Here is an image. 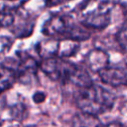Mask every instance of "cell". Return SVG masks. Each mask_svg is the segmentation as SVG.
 <instances>
[{
	"mask_svg": "<svg viewBox=\"0 0 127 127\" xmlns=\"http://www.w3.org/2000/svg\"><path fill=\"white\" fill-rule=\"evenodd\" d=\"M101 80L111 86L127 85V60L117 65L107 66L98 72Z\"/></svg>",
	"mask_w": 127,
	"mask_h": 127,
	"instance_id": "5b68a950",
	"label": "cell"
},
{
	"mask_svg": "<svg viewBox=\"0 0 127 127\" xmlns=\"http://www.w3.org/2000/svg\"><path fill=\"white\" fill-rule=\"evenodd\" d=\"M108 55L99 49H94L86 56V64L94 72H99L108 66Z\"/></svg>",
	"mask_w": 127,
	"mask_h": 127,
	"instance_id": "8992f818",
	"label": "cell"
},
{
	"mask_svg": "<svg viewBox=\"0 0 127 127\" xmlns=\"http://www.w3.org/2000/svg\"><path fill=\"white\" fill-rule=\"evenodd\" d=\"M8 43H9V39L8 38H5V37H2L0 38V53L8 47Z\"/></svg>",
	"mask_w": 127,
	"mask_h": 127,
	"instance_id": "30bf717a",
	"label": "cell"
},
{
	"mask_svg": "<svg viewBox=\"0 0 127 127\" xmlns=\"http://www.w3.org/2000/svg\"><path fill=\"white\" fill-rule=\"evenodd\" d=\"M98 127H122V125L118 122H112V123H108L105 125H99Z\"/></svg>",
	"mask_w": 127,
	"mask_h": 127,
	"instance_id": "7c38bea8",
	"label": "cell"
},
{
	"mask_svg": "<svg viewBox=\"0 0 127 127\" xmlns=\"http://www.w3.org/2000/svg\"><path fill=\"white\" fill-rule=\"evenodd\" d=\"M43 32L50 37H63L73 41H83L89 37V33L81 26L76 25L65 15H55L44 25Z\"/></svg>",
	"mask_w": 127,
	"mask_h": 127,
	"instance_id": "3957f363",
	"label": "cell"
},
{
	"mask_svg": "<svg viewBox=\"0 0 127 127\" xmlns=\"http://www.w3.org/2000/svg\"><path fill=\"white\" fill-rule=\"evenodd\" d=\"M74 100L83 113L97 116L112 108L114 95L106 88L92 83L78 88L74 95Z\"/></svg>",
	"mask_w": 127,
	"mask_h": 127,
	"instance_id": "7a4b0ae2",
	"label": "cell"
},
{
	"mask_svg": "<svg viewBox=\"0 0 127 127\" xmlns=\"http://www.w3.org/2000/svg\"><path fill=\"white\" fill-rule=\"evenodd\" d=\"M110 12L107 3H100L98 7L84 14L81 19V24L83 27L103 29L109 24Z\"/></svg>",
	"mask_w": 127,
	"mask_h": 127,
	"instance_id": "277c9868",
	"label": "cell"
},
{
	"mask_svg": "<svg viewBox=\"0 0 127 127\" xmlns=\"http://www.w3.org/2000/svg\"><path fill=\"white\" fill-rule=\"evenodd\" d=\"M68 1H70V0H48L47 3H48L50 6H55V5H60V4L68 2ZM48 4H47V5H48Z\"/></svg>",
	"mask_w": 127,
	"mask_h": 127,
	"instance_id": "8fae6325",
	"label": "cell"
},
{
	"mask_svg": "<svg viewBox=\"0 0 127 127\" xmlns=\"http://www.w3.org/2000/svg\"><path fill=\"white\" fill-rule=\"evenodd\" d=\"M40 67L53 80L64 84H72L77 88L92 84L91 78L85 69L72 63L64 61L62 58L43 59L40 63Z\"/></svg>",
	"mask_w": 127,
	"mask_h": 127,
	"instance_id": "6da1fadb",
	"label": "cell"
},
{
	"mask_svg": "<svg viewBox=\"0 0 127 127\" xmlns=\"http://www.w3.org/2000/svg\"><path fill=\"white\" fill-rule=\"evenodd\" d=\"M16 70L6 65H0V93L12 86L16 81Z\"/></svg>",
	"mask_w": 127,
	"mask_h": 127,
	"instance_id": "52a82bcc",
	"label": "cell"
},
{
	"mask_svg": "<svg viewBox=\"0 0 127 127\" xmlns=\"http://www.w3.org/2000/svg\"><path fill=\"white\" fill-rule=\"evenodd\" d=\"M74 126L75 127H98L99 123L96 120V116L83 113L74 118Z\"/></svg>",
	"mask_w": 127,
	"mask_h": 127,
	"instance_id": "ba28073f",
	"label": "cell"
},
{
	"mask_svg": "<svg viewBox=\"0 0 127 127\" xmlns=\"http://www.w3.org/2000/svg\"><path fill=\"white\" fill-rule=\"evenodd\" d=\"M45 98H46L45 93H43V92H41V91L36 92V93L34 94V96H33V99H34V101H35L36 103H41V102H43V101L45 100Z\"/></svg>",
	"mask_w": 127,
	"mask_h": 127,
	"instance_id": "9c48e42d",
	"label": "cell"
}]
</instances>
